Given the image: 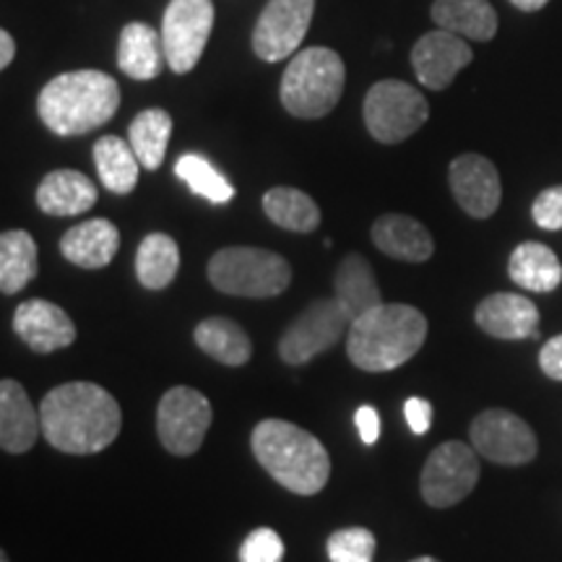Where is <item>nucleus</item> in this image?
Instances as JSON below:
<instances>
[{
    "mask_svg": "<svg viewBox=\"0 0 562 562\" xmlns=\"http://www.w3.org/2000/svg\"><path fill=\"white\" fill-rule=\"evenodd\" d=\"M42 435L63 453L91 456L115 442L123 427L121 404L97 383H63L42 398Z\"/></svg>",
    "mask_w": 562,
    "mask_h": 562,
    "instance_id": "nucleus-1",
    "label": "nucleus"
},
{
    "mask_svg": "<svg viewBox=\"0 0 562 562\" xmlns=\"http://www.w3.org/2000/svg\"><path fill=\"white\" fill-rule=\"evenodd\" d=\"M252 456L273 482L294 495H318L331 476V459L313 432L286 419L258 422L250 438Z\"/></svg>",
    "mask_w": 562,
    "mask_h": 562,
    "instance_id": "nucleus-2",
    "label": "nucleus"
},
{
    "mask_svg": "<svg viewBox=\"0 0 562 562\" xmlns=\"http://www.w3.org/2000/svg\"><path fill=\"white\" fill-rule=\"evenodd\" d=\"M121 108V87L102 70H70L55 76L37 97L40 121L58 136H83L102 128Z\"/></svg>",
    "mask_w": 562,
    "mask_h": 562,
    "instance_id": "nucleus-3",
    "label": "nucleus"
},
{
    "mask_svg": "<svg viewBox=\"0 0 562 562\" xmlns=\"http://www.w3.org/2000/svg\"><path fill=\"white\" fill-rule=\"evenodd\" d=\"M427 318L412 305H378L362 318L349 323L347 355L364 372H389L402 368L427 339Z\"/></svg>",
    "mask_w": 562,
    "mask_h": 562,
    "instance_id": "nucleus-4",
    "label": "nucleus"
},
{
    "mask_svg": "<svg viewBox=\"0 0 562 562\" xmlns=\"http://www.w3.org/2000/svg\"><path fill=\"white\" fill-rule=\"evenodd\" d=\"M347 68L341 55L328 47H305L294 55L281 79L279 97L286 112L294 117H326L334 112L344 94Z\"/></svg>",
    "mask_w": 562,
    "mask_h": 562,
    "instance_id": "nucleus-5",
    "label": "nucleus"
},
{
    "mask_svg": "<svg viewBox=\"0 0 562 562\" xmlns=\"http://www.w3.org/2000/svg\"><path fill=\"white\" fill-rule=\"evenodd\" d=\"M206 273L214 290L232 297H277L292 284L286 258L266 248H224L211 256Z\"/></svg>",
    "mask_w": 562,
    "mask_h": 562,
    "instance_id": "nucleus-6",
    "label": "nucleus"
},
{
    "mask_svg": "<svg viewBox=\"0 0 562 562\" xmlns=\"http://www.w3.org/2000/svg\"><path fill=\"white\" fill-rule=\"evenodd\" d=\"M362 117L372 138L381 144H402L427 123L430 104L412 83L385 79L372 83L364 97Z\"/></svg>",
    "mask_w": 562,
    "mask_h": 562,
    "instance_id": "nucleus-7",
    "label": "nucleus"
},
{
    "mask_svg": "<svg viewBox=\"0 0 562 562\" xmlns=\"http://www.w3.org/2000/svg\"><path fill=\"white\" fill-rule=\"evenodd\" d=\"M476 482H480V459L474 446L461 440L440 442L422 467V501L432 508H451L472 495Z\"/></svg>",
    "mask_w": 562,
    "mask_h": 562,
    "instance_id": "nucleus-8",
    "label": "nucleus"
},
{
    "mask_svg": "<svg viewBox=\"0 0 562 562\" xmlns=\"http://www.w3.org/2000/svg\"><path fill=\"white\" fill-rule=\"evenodd\" d=\"M211 419V402L201 391L175 385L161 396L157 409V435L172 456H193L203 446Z\"/></svg>",
    "mask_w": 562,
    "mask_h": 562,
    "instance_id": "nucleus-9",
    "label": "nucleus"
},
{
    "mask_svg": "<svg viewBox=\"0 0 562 562\" xmlns=\"http://www.w3.org/2000/svg\"><path fill=\"white\" fill-rule=\"evenodd\" d=\"M211 30H214V3L211 0H170L165 19H161L167 66L175 74H188L199 66Z\"/></svg>",
    "mask_w": 562,
    "mask_h": 562,
    "instance_id": "nucleus-10",
    "label": "nucleus"
},
{
    "mask_svg": "<svg viewBox=\"0 0 562 562\" xmlns=\"http://www.w3.org/2000/svg\"><path fill=\"white\" fill-rule=\"evenodd\" d=\"M474 451L503 467H524L539 451L537 435L518 414L508 409H487L469 427Z\"/></svg>",
    "mask_w": 562,
    "mask_h": 562,
    "instance_id": "nucleus-11",
    "label": "nucleus"
},
{
    "mask_svg": "<svg viewBox=\"0 0 562 562\" xmlns=\"http://www.w3.org/2000/svg\"><path fill=\"white\" fill-rule=\"evenodd\" d=\"M349 318L344 315L341 305L331 300L313 302L307 311L294 318V323L281 334L279 339V357L286 364H307L313 357L323 355L339 344V339L347 331Z\"/></svg>",
    "mask_w": 562,
    "mask_h": 562,
    "instance_id": "nucleus-12",
    "label": "nucleus"
},
{
    "mask_svg": "<svg viewBox=\"0 0 562 562\" xmlns=\"http://www.w3.org/2000/svg\"><path fill=\"white\" fill-rule=\"evenodd\" d=\"M315 13V0H269L252 30V50L266 63L297 53Z\"/></svg>",
    "mask_w": 562,
    "mask_h": 562,
    "instance_id": "nucleus-13",
    "label": "nucleus"
},
{
    "mask_svg": "<svg viewBox=\"0 0 562 562\" xmlns=\"http://www.w3.org/2000/svg\"><path fill=\"white\" fill-rule=\"evenodd\" d=\"M453 199L474 220H490L503 201L497 167L482 154H461L448 170Z\"/></svg>",
    "mask_w": 562,
    "mask_h": 562,
    "instance_id": "nucleus-14",
    "label": "nucleus"
},
{
    "mask_svg": "<svg viewBox=\"0 0 562 562\" xmlns=\"http://www.w3.org/2000/svg\"><path fill=\"white\" fill-rule=\"evenodd\" d=\"M472 60L474 53L469 47V42L446 30L427 32L425 37L417 40V45L412 50L414 74H417L422 87L432 91L451 87L456 76Z\"/></svg>",
    "mask_w": 562,
    "mask_h": 562,
    "instance_id": "nucleus-15",
    "label": "nucleus"
},
{
    "mask_svg": "<svg viewBox=\"0 0 562 562\" xmlns=\"http://www.w3.org/2000/svg\"><path fill=\"white\" fill-rule=\"evenodd\" d=\"M13 331L37 355H53L76 341V326L60 305L47 300H26L13 313Z\"/></svg>",
    "mask_w": 562,
    "mask_h": 562,
    "instance_id": "nucleus-16",
    "label": "nucleus"
},
{
    "mask_svg": "<svg viewBox=\"0 0 562 562\" xmlns=\"http://www.w3.org/2000/svg\"><path fill=\"white\" fill-rule=\"evenodd\" d=\"M476 326L503 341H524L539 336V307L529 297L497 292L476 305Z\"/></svg>",
    "mask_w": 562,
    "mask_h": 562,
    "instance_id": "nucleus-17",
    "label": "nucleus"
},
{
    "mask_svg": "<svg viewBox=\"0 0 562 562\" xmlns=\"http://www.w3.org/2000/svg\"><path fill=\"white\" fill-rule=\"evenodd\" d=\"M42 435L40 409H34L24 385L5 378L0 383V446L5 453H26Z\"/></svg>",
    "mask_w": 562,
    "mask_h": 562,
    "instance_id": "nucleus-18",
    "label": "nucleus"
},
{
    "mask_svg": "<svg viewBox=\"0 0 562 562\" xmlns=\"http://www.w3.org/2000/svg\"><path fill=\"white\" fill-rule=\"evenodd\" d=\"M372 243L385 256L406 263H425L435 252L432 235L425 224L406 214H383L372 224Z\"/></svg>",
    "mask_w": 562,
    "mask_h": 562,
    "instance_id": "nucleus-19",
    "label": "nucleus"
},
{
    "mask_svg": "<svg viewBox=\"0 0 562 562\" xmlns=\"http://www.w3.org/2000/svg\"><path fill=\"white\" fill-rule=\"evenodd\" d=\"M121 248V232L108 220H89L70 227L60 237V252L66 261L81 269H104Z\"/></svg>",
    "mask_w": 562,
    "mask_h": 562,
    "instance_id": "nucleus-20",
    "label": "nucleus"
},
{
    "mask_svg": "<svg viewBox=\"0 0 562 562\" xmlns=\"http://www.w3.org/2000/svg\"><path fill=\"white\" fill-rule=\"evenodd\" d=\"M117 66L125 76L136 81H151L167 66L165 42L161 34L144 21H131L123 26L121 45H117Z\"/></svg>",
    "mask_w": 562,
    "mask_h": 562,
    "instance_id": "nucleus-21",
    "label": "nucleus"
},
{
    "mask_svg": "<svg viewBox=\"0 0 562 562\" xmlns=\"http://www.w3.org/2000/svg\"><path fill=\"white\" fill-rule=\"evenodd\" d=\"M336 302L341 305L349 323L362 318L364 313L375 311L378 305H383L375 271H372L368 258L360 256V252L344 256L339 269H336Z\"/></svg>",
    "mask_w": 562,
    "mask_h": 562,
    "instance_id": "nucleus-22",
    "label": "nucleus"
},
{
    "mask_svg": "<svg viewBox=\"0 0 562 562\" xmlns=\"http://www.w3.org/2000/svg\"><path fill=\"white\" fill-rule=\"evenodd\" d=\"M97 199L100 193H97L94 182L76 170H55L45 175L37 188V206L50 216L87 214L89 209H94Z\"/></svg>",
    "mask_w": 562,
    "mask_h": 562,
    "instance_id": "nucleus-23",
    "label": "nucleus"
},
{
    "mask_svg": "<svg viewBox=\"0 0 562 562\" xmlns=\"http://www.w3.org/2000/svg\"><path fill=\"white\" fill-rule=\"evenodd\" d=\"M432 21L463 40L490 42L497 34V11L490 0H435Z\"/></svg>",
    "mask_w": 562,
    "mask_h": 562,
    "instance_id": "nucleus-24",
    "label": "nucleus"
},
{
    "mask_svg": "<svg viewBox=\"0 0 562 562\" xmlns=\"http://www.w3.org/2000/svg\"><path fill=\"white\" fill-rule=\"evenodd\" d=\"M508 273L526 292L547 294L562 284V263L558 252L542 243H521L510 252Z\"/></svg>",
    "mask_w": 562,
    "mask_h": 562,
    "instance_id": "nucleus-25",
    "label": "nucleus"
},
{
    "mask_svg": "<svg viewBox=\"0 0 562 562\" xmlns=\"http://www.w3.org/2000/svg\"><path fill=\"white\" fill-rule=\"evenodd\" d=\"M195 344L203 355L227 368H240L252 357V341L240 323L229 318H206L195 326Z\"/></svg>",
    "mask_w": 562,
    "mask_h": 562,
    "instance_id": "nucleus-26",
    "label": "nucleus"
},
{
    "mask_svg": "<svg viewBox=\"0 0 562 562\" xmlns=\"http://www.w3.org/2000/svg\"><path fill=\"white\" fill-rule=\"evenodd\" d=\"M37 243L30 232L9 229L0 235V292L16 294L37 277Z\"/></svg>",
    "mask_w": 562,
    "mask_h": 562,
    "instance_id": "nucleus-27",
    "label": "nucleus"
},
{
    "mask_svg": "<svg viewBox=\"0 0 562 562\" xmlns=\"http://www.w3.org/2000/svg\"><path fill=\"white\" fill-rule=\"evenodd\" d=\"M180 271V248L165 232H151L136 250V277L146 290H165Z\"/></svg>",
    "mask_w": 562,
    "mask_h": 562,
    "instance_id": "nucleus-28",
    "label": "nucleus"
},
{
    "mask_svg": "<svg viewBox=\"0 0 562 562\" xmlns=\"http://www.w3.org/2000/svg\"><path fill=\"white\" fill-rule=\"evenodd\" d=\"M91 154H94V165L97 172H100L102 186L110 193L125 195L136 188L140 161L136 151H133L131 140H123L117 136H102L94 144V151Z\"/></svg>",
    "mask_w": 562,
    "mask_h": 562,
    "instance_id": "nucleus-29",
    "label": "nucleus"
},
{
    "mask_svg": "<svg viewBox=\"0 0 562 562\" xmlns=\"http://www.w3.org/2000/svg\"><path fill=\"white\" fill-rule=\"evenodd\" d=\"M263 211L277 227L300 232V235L318 229L321 224L318 203H315L307 193L297 191V188H271V191L263 195Z\"/></svg>",
    "mask_w": 562,
    "mask_h": 562,
    "instance_id": "nucleus-30",
    "label": "nucleus"
},
{
    "mask_svg": "<svg viewBox=\"0 0 562 562\" xmlns=\"http://www.w3.org/2000/svg\"><path fill=\"white\" fill-rule=\"evenodd\" d=\"M170 136H172L170 112L159 108L138 112L136 121H133L128 128V140L133 151H136L140 167H146V170H159L161 161H165Z\"/></svg>",
    "mask_w": 562,
    "mask_h": 562,
    "instance_id": "nucleus-31",
    "label": "nucleus"
},
{
    "mask_svg": "<svg viewBox=\"0 0 562 562\" xmlns=\"http://www.w3.org/2000/svg\"><path fill=\"white\" fill-rule=\"evenodd\" d=\"M175 175H178L195 195H201V199H206L209 203H216V206L235 199L232 182L224 178L206 157H201V154H182V157L175 161Z\"/></svg>",
    "mask_w": 562,
    "mask_h": 562,
    "instance_id": "nucleus-32",
    "label": "nucleus"
},
{
    "mask_svg": "<svg viewBox=\"0 0 562 562\" xmlns=\"http://www.w3.org/2000/svg\"><path fill=\"white\" fill-rule=\"evenodd\" d=\"M375 533L362 526L339 529L328 537L326 550L331 562H372L375 558Z\"/></svg>",
    "mask_w": 562,
    "mask_h": 562,
    "instance_id": "nucleus-33",
    "label": "nucleus"
},
{
    "mask_svg": "<svg viewBox=\"0 0 562 562\" xmlns=\"http://www.w3.org/2000/svg\"><path fill=\"white\" fill-rule=\"evenodd\" d=\"M284 560V542L273 529L250 531L240 547V562H281Z\"/></svg>",
    "mask_w": 562,
    "mask_h": 562,
    "instance_id": "nucleus-34",
    "label": "nucleus"
},
{
    "mask_svg": "<svg viewBox=\"0 0 562 562\" xmlns=\"http://www.w3.org/2000/svg\"><path fill=\"white\" fill-rule=\"evenodd\" d=\"M531 216L542 229H562V186L547 188V191L539 193L531 206Z\"/></svg>",
    "mask_w": 562,
    "mask_h": 562,
    "instance_id": "nucleus-35",
    "label": "nucleus"
},
{
    "mask_svg": "<svg viewBox=\"0 0 562 562\" xmlns=\"http://www.w3.org/2000/svg\"><path fill=\"white\" fill-rule=\"evenodd\" d=\"M404 417L414 435H427L432 427V404L425 402V398H419V396L406 398Z\"/></svg>",
    "mask_w": 562,
    "mask_h": 562,
    "instance_id": "nucleus-36",
    "label": "nucleus"
},
{
    "mask_svg": "<svg viewBox=\"0 0 562 562\" xmlns=\"http://www.w3.org/2000/svg\"><path fill=\"white\" fill-rule=\"evenodd\" d=\"M355 425L364 446H375L378 438H381V414H378L375 406H360L355 412Z\"/></svg>",
    "mask_w": 562,
    "mask_h": 562,
    "instance_id": "nucleus-37",
    "label": "nucleus"
},
{
    "mask_svg": "<svg viewBox=\"0 0 562 562\" xmlns=\"http://www.w3.org/2000/svg\"><path fill=\"white\" fill-rule=\"evenodd\" d=\"M539 368L552 381H562V334L547 341L539 351Z\"/></svg>",
    "mask_w": 562,
    "mask_h": 562,
    "instance_id": "nucleus-38",
    "label": "nucleus"
},
{
    "mask_svg": "<svg viewBox=\"0 0 562 562\" xmlns=\"http://www.w3.org/2000/svg\"><path fill=\"white\" fill-rule=\"evenodd\" d=\"M13 55H16V42H13L11 32H0V68H9Z\"/></svg>",
    "mask_w": 562,
    "mask_h": 562,
    "instance_id": "nucleus-39",
    "label": "nucleus"
},
{
    "mask_svg": "<svg viewBox=\"0 0 562 562\" xmlns=\"http://www.w3.org/2000/svg\"><path fill=\"white\" fill-rule=\"evenodd\" d=\"M513 5H516L518 11H526V13H533V11H539V9H544L547 3H550V0H510Z\"/></svg>",
    "mask_w": 562,
    "mask_h": 562,
    "instance_id": "nucleus-40",
    "label": "nucleus"
},
{
    "mask_svg": "<svg viewBox=\"0 0 562 562\" xmlns=\"http://www.w3.org/2000/svg\"><path fill=\"white\" fill-rule=\"evenodd\" d=\"M412 562H440V560H435V558H417V560H412Z\"/></svg>",
    "mask_w": 562,
    "mask_h": 562,
    "instance_id": "nucleus-41",
    "label": "nucleus"
},
{
    "mask_svg": "<svg viewBox=\"0 0 562 562\" xmlns=\"http://www.w3.org/2000/svg\"><path fill=\"white\" fill-rule=\"evenodd\" d=\"M0 562H9V554H5V552L0 554Z\"/></svg>",
    "mask_w": 562,
    "mask_h": 562,
    "instance_id": "nucleus-42",
    "label": "nucleus"
}]
</instances>
